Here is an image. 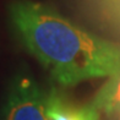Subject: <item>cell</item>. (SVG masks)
I'll return each instance as SVG.
<instances>
[{
  "instance_id": "cell-1",
  "label": "cell",
  "mask_w": 120,
  "mask_h": 120,
  "mask_svg": "<svg viewBox=\"0 0 120 120\" xmlns=\"http://www.w3.org/2000/svg\"><path fill=\"white\" fill-rule=\"evenodd\" d=\"M10 26L22 47L61 87L120 74V45L33 0H14Z\"/></svg>"
},
{
  "instance_id": "cell-2",
  "label": "cell",
  "mask_w": 120,
  "mask_h": 120,
  "mask_svg": "<svg viewBox=\"0 0 120 120\" xmlns=\"http://www.w3.org/2000/svg\"><path fill=\"white\" fill-rule=\"evenodd\" d=\"M0 120H48L47 92L26 70L16 72L6 87Z\"/></svg>"
},
{
  "instance_id": "cell-3",
  "label": "cell",
  "mask_w": 120,
  "mask_h": 120,
  "mask_svg": "<svg viewBox=\"0 0 120 120\" xmlns=\"http://www.w3.org/2000/svg\"><path fill=\"white\" fill-rule=\"evenodd\" d=\"M48 120H99L101 113L92 105H77L60 90L52 87L47 92Z\"/></svg>"
},
{
  "instance_id": "cell-4",
  "label": "cell",
  "mask_w": 120,
  "mask_h": 120,
  "mask_svg": "<svg viewBox=\"0 0 120 120\" xmlns=\"http://www.w3.org/2000/svg\"><path fill=\"white\" fill-rule=\"evenodd\" d=\"M91 103L99 113L120 120V74L108 79Z\"/></svg>"
}]
</instances>
